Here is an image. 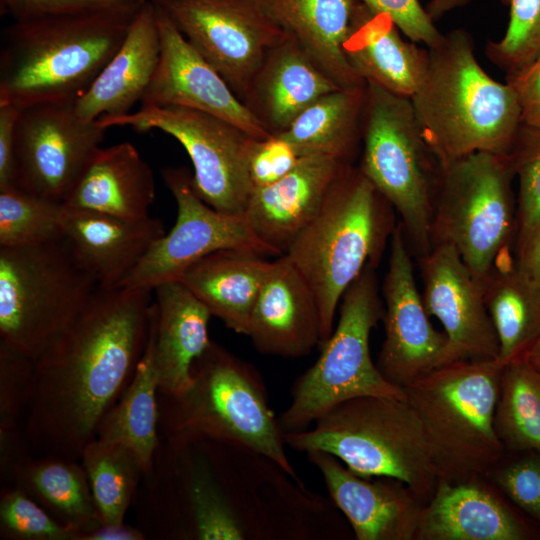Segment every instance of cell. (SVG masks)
Masks as SVG:
<instances>
[{
	"label": "cell",
	"instance_id": "cell-1",
	"mask_svg": "<svg viewBox=\"0 0 540 540\" xmlns=\"http://www.w3.org/2000/svg\"><path fill=\"white\" fill-rule=\"evenodd\" d=\"M154 540H288L299 483L268 456L203 436L160 437L134 504Z\"/></svg>",
	"mask_w": 540,
	"mask_h": 540
},
{
	"label": "cell",
	"instance_id": "cell-2",
	"mask_svg": "<svg viewBox=\"0 0 540 540\" xmlns=\"http://www.w3.org/2000/svg\"><path fill=\"white\" fill-rule=\"evenodd\" d=\"M153 289L99 287L36 359L24 418L33 456L80 460L131 382L149 336Z\"/></svg>",
	"mask_w": 540,
	"mask_h": 540
},
{
	"label": "cell",
	"instance_id": "cell-3",
	"mask_svg": "<svg viewBox=\"0 0 540 540\" xmlns=\"http://www.w3.org/2000/svg\"><path fill=\"white\" fill-rule=\"evenodd\" d=\"M427 50L425 76L410 99L440 164L475 152L511 155L521 108L513 88L478 63L472 36L456 29Z\"/></svg>",
	"mask_w": 540,
	"mask_h": 540
},
{
	"label": "cell",
	"instance_id": "cell-4",
	"mask_svg": "<svg viewBox=\"0 0 540 540\" xmlns=\"http://www.w3.org/2000/svg\"><path fill=\"white\" fill-rule=\"evenodd\" d=\"M143 3L13 21L1 37L0 103L21 109L75 103L118 50Z\"/></svg>",
	"mask_w": 540,
	"mask_h": 540
},
{
	"label": "cell",
	"instance_id": "cell-5",
	"mask_svg": "<svg viewBox=\"0 0 540 540\" xmlns=\"http://www.w3.org/2000/svg\"><path fill=\"white\" fill-rule=\"evenodd\" d=\"M396 225L394 208L352 164L284 253L316 298L322 343L335 327L344 293L368 266L377 268Z\"/></svg>",
	"mask_w": 540,
	"mask_h": 540
},
{
	"label": "cell",
	"instance_id": "cell-6",
	"mask_svg": "<svg viewBox=\"0 0 540 540\" xmlns=\"http://www.w3.org/2000/svg\"><path fill=\"white\" fill-rule=\"evenodd\" d=\"M159 434L203 436L241 445L276 461L297 481L265 383L250 363L211 341L181 393L158 392Z\"/></svg>",
	"mask_w": 540,
	"mask_h": 540
},
{
	"label": "cell",
	"instance_id": "cell-7",
	"mask_svg": "<svg viewBox=\"0 0 540 540\" xmlns=\"http://www.w3.org/2000/svg\"><path fill=\"white\" fill-rule=\"evenodd\" d=\"M299 452L324 451L363 477H392L425 503L443 477L424 429L406 400L359 396L334 406L309 428L284 434Z\"/></svg>",
	"mask_w": 540,
	"mask_h": 540
},
{
	"label": "cell",
	"instance_id": "cell-8",
	"mask_svg": "<svg viewBox=\"0 0 540 540\" xmlns=\"http://www.w3.org/2000/svg\"><path fill=\"white\" fill-rule=\"evenodd\" d=\"M503 365L500 359L460 360L403 388L442 478L485 475L505 453L494 428Z\"/></svg>",
	"mask_w": 540,
	"mask_h": 540
},
{
	"label": "cell",
	"instance_id": "cell-9",
	"mask_svg": "<svg viewBox=\"0 0 540 540\" xmlns=\"http://www.w3.org/2000/svg\"><path fill=\"white\" fill-rule=\"evenodd\" d=\"M98 288L64 236L0 247V342L36 360Z\"/></svg>",
	"mask_w": 540,
	"mask_h": 540
},
{
	"label": "cell",
	"instance_id": "cell-10",
	"mask_svg": "<svg viewBox=\"0 0 540 540\" xmlns=\"http://www.w3.org/2000/svg\"><path fill=\"white\" fill-rule=\"evenodd\" d=\"M358 166L401 218L419 258L432 249L441 164L428 145L410 98L366 83Z\"/></svg>",
	"mask_w": 540,
	"mask_h": 540
},
{
	"label": "cell",
	"instance_id": "cell-11",
	"mask_svg": "<svg viewBox=\"0 0 540 540\" xmlns=\"http://www.w3.org/2000/svg\"><path fill=\"white\" fill-rule=\"evenodd\" d=\"M339 305L336 326L315 363L295 380L291 401L278 417L284 434L309 428L334 406L354 397L406 400L403 389L382 375L370 354L371 331L384 315L376 267L368 266L361 273Z\"/></svg>",
	"mask_w": 540,
	"mask_h": 540
},
{
	"label": "cell",
	"instance_id": "cell-12",
	"mask_svg": "<svg viewBox=\"0 0 540 540\" xmlns=\"http://www.w3.org/2000/svg\"><path fill=\"white\" fill-rule=\"evenodd\" d=\"M511 155L475 152L441 165L434 201L432 247L450 244L482 281L516 227Z\"/></svg>",
	"mask_w": 540,
	"mask_h": 540
},
{
	"label": "cell",
	"instance_id": "cell-13",
	"mask_svg": "<svg viewBox=\"0 0 540 540\" xmlns=\"http://www.w3.org/2000/svg\"><path fill=\"white\" fill-rule=\"evenodd\" d=\"M97 120L106 129L131 126L138 133L160 130L174 137L191 159L192 183L199 197L220 212L244 214L253 191L249 152L256 138L241 128L181 106L141 107Z\"/></svg>",
	"mask_w": 540,
	"mask_h": 540
},
{
	"label": "cell",
	"instance_id": "cell-14",
	"mask_svg": "<svg viewBox=\"0 0 540 540\" xmlns=\"http://www.w3.org/2000/svg\"><path fill=\"white\" fill-rule=\"evenodd\" d=\"M161 176L177 204L176 222L119 286L153 289L163 282L179 280L193 264L221 250L280 256L257 237L245 214L220 212L205 203L186 168L165 167Z\"/></svg>",
	"mask_w": 540,
	"mask_h": 540
},
{
	"label": "cell",
	"instance_id": "cell-15",
	"mask_svg": "<svg viewBox=\"0 0 540 540\" xmlns=\"http://www.w3.org/2000/svg\"><path fill=\"white\" fill-rule=\"evenodd\" d=\"M243 102L268 50L287 33L260 0H152Z\"/></svg>",
	"mask_w": 540,
	"mask_h": 540
},
{
	"label": "cell",
	"instance_id": "cell-16",
	"mask_svg": "<svg viewBox=\"0 0 540 540\" xmlns=\"http://www.w3.org/2000/svg\"><path fill=\"white\" fill-rule=\"evenodd\" d=\"M106 128L78 116L74 103L24 107L16 124L17 187L64 203Z\"/></svg>",
	"mask_w": 540,
	"mask_h": 540
},
{
	"label": "cell",
	"instance_id": "cell-17",
	"mask_svg": "<svg viewBox=\"0 0 540 540\" xmlns=\"http://www.w3.org/2000/svg\"><path fill=\"white\" fill-rule=\"evenodd\" d=\"M407 242L399 222L390 238L382 285L385 338L376 363L382 375L401 389L440 367L447 344L445 333L429 320Z\"/></svg>",
	"mask_w": 540,
	"mask_h": 540
},
{
	"label": "cell",
	"instance_id": "cell-18",
	"mask_svg": "<svg viewBox=\"0 0 540 540\" xmlns=\"http://www.w3.org/2000/svg\"><path fill=\"white\" fill-rule=\"evenodd\" d=\"M419 260L424 307L441 322L447 337L441 366L466 359H499V342L482 282L456 248L438 244Z\"/></svg>",
	"mask_w": 540,
	"mask_h": 540
},
{
	"label": "cell",
	"instance_id": "cell-19",
	"mask_svg": "<svg viewBox=\"0 0 540 540\" xmlns=\"http://www.w3.org/2000/svg\"><path fill=\"white\" fill-rule=\"evenodd\" d=\"M160 59L141 107L181 106L224 119L256 139L271 134L155 2Z\"/></svg>",
	"mask_w": 540,
	"mask_h": 540
},
{
	"label": "cell",
	"instance_id": "cell-20",
	"mask_svg": "<svg viewBox=\"0 0 540 540\" xmlns=\"http://www.w3.org/2000/svg\"><path fill=\"white\" fill-rule=\"evenodd\" d=\"M415 540H540V526L485 475L441 478L421 510Z\"/></svg>",
	"mask_w": 540,
	"mask_h": 540
},
{
	"label": "cell",
	"instance_id": "cell-21",
	"mask_svg": "<svg viewBox=\"0 0 540 540\" xmlns=\"http://www.w3.org/2000/svg\"><path fill=\"white\" fill-rule=\"evenodd\" d=\"M357 540H415L425 502L403 481L363 477L324 451L306 453Z\"/></svg>",
	"mask_w": 540,
	"mask_h": 540
},
{
	"label": "cell",
	"instance_id": "cell-22",
	"mask_svg": "<svg viewBox=\"0 0 540 540\" xmlns=\"http://www.w3.org/2000/svg\"><path fill=\"white\" fill-rule=\"evenodd\" d=\"M246 336L259 353L283 358L304 357L321 346L316 298L285 254L272 261Z\"/></svg>",
	"mask_w": 540,
	"mask_h": 540
},
{
	"label": "cell",
	"instance_id": "cell-23",
	"mask_svg": "<svg viewBox=\"0 0 540 540\" xmlns=\"http://www.w3.org/2000/svg\"><path fill=\"white\" fill-rule=\"evenodd\" d=\"M348 165L352 164L329 156H305L280 180L254 188L244 214L257 237L284 254L318 214L331 185Z\"/></svg>",
	"mask_w": 540,
	"mask_h": 540
},
{
	"label": "cell",
	"instance_id": "cell-24",
	"mask_svg": "<svg viewBox=\"0 0 540 540\" xmlns=\"http://www.w3.org/2000/svg\"><path fill=\"white\" fill-rule=\"evenodd\" d=\"M63 236L99 287L113 288L129 275L165 233L160 219L124 218L64 205Z\"/></svg>",
	"mask_w": 540,
	"mask_h": 540
},
{
	"label": "cell",
	"instance_id": "cell-25",
	"mask_svg": "<svg viewBox=\"0 0 540 540\" xmlns=\"http://www.w3.org/2000/svg\"><path fill=\"white\" fill-rule=\"evenodd\" d=\"M153 294L149 339L158 392L181 393L191 383L192 364L211 343L212 315L180 280L158 284Z\"/></svg>",
	"mask_w": 540,
	"mask_h": 540
},
{
	"label": "cell",
	"instance_id": "cell-26",
	"mask_svg": "<svg viewBox=\"0 0 540 540\" xmlns=\"http://www.w3.org/2000/svg\"><path fill=\"white\" fill-rule=\"evenodd\" d=\"M337 89L287 33L266 53L243 103L271 135H276L318 98Z\"/></svg>",
	"mask_w": 540,
	"mask_h": 540
},
{
	"label": "cell",
	"instance_id": "cell-27",
	"mask_svg": "<svg viewBox=\"0 0 540 540\" xmlns=\"http://www.w3.org/2000/svg\"><path fill=\"white\" fill-rule=\"evenodd\" d=\"M156 8L146 0L135 15L126 37L89 89L74 103L85 120L120 117L142 100L160 59Z\"/></svg>",
	"mask_w": 540,
	"mask_h": 540
},
{
	"label": "cell",
	"instance_id": "cell-28",
	"mask_svg": "<svg viewBox=\"0 0 540 540\" xmlns=\"http://www.w3.org/2000/svg\"><path fill=\"white\" fill-rule=\"evenodd\" d=\"M153 172L135 146L98 147L64 201L72 209L124 218L149 216L155 199Z\"/></svg>",
	"mask_w": 540,
	"mask_h": 540
},
{
	"label": "cell",
	"instance_id": "cell-29",
	"mask_svg": "<svg viewBox=\"0 0 540 540\" xmlns=\"http://www.w3.org/2000/svg\"><path fill=\"white\" fill-rule=\"evenodd\" d=\"M399 31L387 14L361 3L343 49L365 83L411 98L425 76L428 50L404 40Z\"/></svg>",
	"mask_w": 540,
	"mask_h": 540
},
{
	"label": "cell",
	"instance_id": "cell-30",
	"mask_svg": "<svg viewBox=\"0 0 540 540\" xmlns=\"http://www.w3.org/2000/svg\"><path fill=\"white\" fill-rule=\"evenodd\" d=\"M272 18L292 36L315 65L340 89L362 88L344 43L361 2L358 0H260Z\"/></svg>",
	"mask_w": 540,
	"mask_h": 540
},
{
	"label": "cell",
	"instance_id": "cell-31",
	"mask_svg": "<svg viewBox=\"0 0 540 540\" xmlns=\"http://www.w3.org/2000/svg\"><path fill=\"white\" fill-rule=\"evenodd\" d=\"M271 265L272 261L251 251L221 250L193 264L179 280L228 329L247 335Z\"/></svg>",
	"mask_w": 540,
	"mask_h": 540
},
{
	"label": "cell",
	"instance_id": "cell-32",
	"mask_svg": "<svg viewBox=\"0 0 540 540\" xmlns=\"http://www.w3.org/2000/svg\"><path fill=\"white\" fill-rule=\"evenodd\" d=\"M10 484L20 487L54 520L77 533V540L101 524L87 474L78 459L32 456Z\"/></svg>",
	"mask_w": 540,
	"mask_h": 540
},
{
	"label": "cell",
	"instance_id": "cell-33",
	"mask_svg": "<svg viewBox=\"0 0 540 540\" xmlns=\"http://www.w3.org/2000/svg\"><path fill=\"white\" fill-rule=\"evenodd\" d=\"M365 86L321 96L276 135L288 141L300 157L322 155L353 164L361 146Z\"/></svg>",
	"mask_w": 540,
	"mask_h": 540
},
{
	"label": "cell",
	"instance_id": "cell-34",
	"mask_svg": "<svg viewBox=\"0 0 540 540\" xmlns=\"http://www.w3.org/2000/svg\"><path fill=\"white\" fill-rule=\"evenodd\" d=\"M481 282L499 359L521 358L540 335V290L512 262H500Z\"/></svg>",
	"mask_w": 540,
	"mask_h": 540
},
{
	"label": "cell",
	"instance_id": "cell-35",
	"mask_svg": "<svg viewBox=\"0 0 540 540\" xmlns=\"http://www.w3.org/2000/svg\"><path fill=\"white\" fill-rule=\"evenodd\" d=\"M159 416L158 380L148 336L131 382L102 417L95 438L133 450L147 473L160 443Z\"/></svg>",
	"mask_w": 540,
	"mask_h": 540
},
{
	"label": "cell",
	"instance_id": "cell-36",
	"mask_svg": "<svg viewBox=\"0 0 540 540\" xmlns=\"http://www.w3.org/2000/svg\"><path fill=\"white\" fill-rule=\"evenodd\" d=\"M80 461L101 524L123 523L145 475L137 454L121 443L94 438L84 447Z\"/></svg>",
	"mask_w": 540,
	"mask_h": 540
},
{
	"label": "cell",
	"instance_id": "cell-37",
	"mask_svg": "<svg viewBox=\"0 0 540 540\" xmlns=\"http://www.w3.org/2000/svg\"><path fill=\"white\" fill-rule=\"evenodd\" d=\"M494 428L505 451L540 453V373L523 358L503 365Z\"/></svg>",
	"mask_w": 540,
	"mask_h": 540
},
{
	"label": "cell",
	"instance_id": "cell-38",
	"mask_svg": "<svg viewBox=\"0 0 540 540\" xmlns=\"http://www.w3.org/2000/svg\"><path fill=\"white\" fill-rule=\"evenodd\" d=\"M64 204L19 187L0 191V247L38 244L63 237Z\"/></svg>",
	"mask_w": 540,
	"mask_h": 540
},
{
	"label": "cell",
	"instance_id": "cell-39",
	"mask_svg": "<svg viewBox=\"0 0 540 540\" xmlns=\"http://www.w3.org/2000/svg\"><path fill=\"white\" fill-rule=\"evenodd\" d=\"M509 6L504 36L486 44L485 54L506 75L528 67L540 54V0H502Z\"/></svg>",
	"mask_w": 540,
	"mask_h": 540
},
{
	"label": "cell",
	"instance_id": "cell-40",
	"mask_svg": "<svg viewBox=\"0 0 540 540\" xmlns=\"http://www.w3.org/2000/svg\"><path fill=\"white\" fill-rule=\"evenodd\" d=\"M0 538L5 540H77L74 531L54 520L14 484L0 486Z\"/></svg>",
	"mask_w": 540,
	"mask_h": 540
},
{
	"label": "cell",
	"instance_id": "cell-41",
	"mask_svg": "<svg viewBox=\"0 0 540 540\" xmlns=\"http://www.w3.org/2000/svg\"><path fill=\"white\" fill-rule=\"evenodd\" d=\"M519 178L516 249L540 226V131L522 126L511 154Z\"/></svg>",
	"mask_w": 540,
	"mask_h": 540
},
{
	"label": "cell",
	"instance_id": "cell-42",
	"mask_svg": "<svg viewBox=\"0 0 540 540\" xmlns=\"http://www.w3.org/2000/svg\"><path fill=\"white\" fill-rule=\"evenodd\" d=\"M485 476L540 526V453L505 451Z\"/></svg>",
	"mask_w": 540,
	"mask_h": 540
},
{
	"label": "cell",
	"instance_id": "cell-43",
	"mask_svg": "<svg viewBox=\"0 0 540 540\" xmlns=\"http://www.w3.org/2000/svg\"><path fill=\"white\" fill-rule=\"evenodd\" d=\"M34 360L0 342V435L24 432Z\"/></svg>",
	"mask_w": 540,
	"mask_h": 540
},
{
	"label": "cell",
	"instance_id": "cell-44",
	"mask_svg": "<svg viewBox=\"0 0 540 540\" xmlns=\"http://www.w3.org/2000/svg\"><path fill=\"white\" fill-rule=\"evenodd\" d=\"M301 157L278 135L254 139L249 152V174L254 188L275 183L293 170Z\"/></svg>",
	"mask_w": 540,
	"mask_h": 540
},
{
	"label": "cell",
	"instance_id": "cell-45",
	"mask_svg": "<svg viewBox=\"0 0 540 540\" xmlns=\"http://www.w3.org/2000/svg\"><path fill=\"white\" fill-rule=\"evenodd\" d=\"M146 1V0H144ZM142 0H0L14 21L79 15L143 3Z\"/></svg>",
	"mask_w": 540,
	"mask_h": 540
},
{
	"label": "cell",
	"instance_id": "cell-46",
	"mask_svg": "<svg viewBox=\"0 0 540 540\" xmlns=\"http://www.w3.org/2000/svg\"><path fill=\"white\" fill-rule=\"evenodd\" d=\"M374 13L387 14L398 29L412 42L427 47L443 36L419 0H358Z\"/></svg>",
	"mask_w": 540,
	"mask_h": 540
},
{
	"label": "cell",
	"instance_id": "cell-47",
	"mask_svg": "<svg viewBox=\"0 0 540 540\" xmlns=\"http://www.w3.org/2000/svg\"><path fill=\"white\" fill-rule=\"evenodd\" d=\"M506 82L516 93L523 127L540 131V54L522 71L506 76Z\"/></svg>",
	"mask_w": 540,
	"mask_h": 540
},
{
	"label": "cell",
	"instance_id": "cell-48",
	"mask_svg": "<svg viewBox=\"0 0 540 540\" xmlns=\"http://www.w3.org/2000/svg\"><path fill=\"white\" fill-rule=\"evenodd\" d=\"M21 108L0 103V191L17 187L16 124Z\"/></svg>",
	"mask_w": 540,
	"mask_h": 540
},
{
	"label": "cell",
	"instance_id": "cell-49",
	"mask_svg": "<svg viewBox=\"0 0 540 540\" xmlns=\"http://www.w3.org/2000/svg\"><path fill=\"white\" fill-rule=\"evenodd\" d=\"M516 265L540 290V226L517 252Z\"/></svg>",
	"mask_w": 540,
	"mask_h": 540
},
{
	"label": "cell",
	"instance_id": "cell-50",
	"mask_svg": "<svg viewBox=\"0 0 540 540\" xmlns=\"http://www.w3.org/2000/svg\"><path fill=\"white\" fill-rule=\"evenodd\" d=\"M80 540H146L144 533L136 526L123 523L100 524L94 530L85 533Z\"/></svg>",
	"mask_w": 540,
	"mask_h": 540
},
{
	"label": "cell",
	"instance_id": "cell-51",
	"mask_svg": "<svg viewBox=\"0 0 540 540\" xmlns=\"http://www.w3.org/2000/svg\"><path fill=\"white\" fill-rule=\"evenodd\" d=\"M472 0H431L426 11L435 22L446 13L468 5Z\"/></svg>",
	"mask_w": 540,
	"mask_h": 540
},
{
	"label": "cell",
	"instance_id": "cell-52",
	"mask_svg": "<svg viewBox=\"0 0 540 540\" xmlns=\"http://www.w3.org/2000/svg\"><path fill=\"white\" fill-rule=\"evenodd\" d=\"M521 358L540 373V335L533 341Z\"/></svg>",
	"mask_w": 540,
	"mask_h": 540
},
{
	"label": "cell",
	"instance_id": "cell-53",
	"mask_svg": "<svg viewBox=\"0 0 540 540\" xmlns=\"http://www.w3.org/2000/svg\"><path fill=\"white\" fill-rule=\"evenodd\" d=\"M142 1H144V0H142Z\"/></svg>",
	"mask_w": 540,
	"mask_h": 540
}]
</instances>
